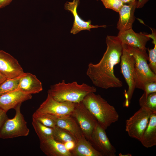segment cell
Wrapping results in <instances>:
<instances>
[{"instance_id":"7","label":"cell","mask_w":156,"mask_h":156,"mask_svg":"<svg viewBox=\"0 0 156 156\" xmlns=\"http://www.w3.org/2000/svg\"><path fill=\"white\" fill-rule=\"evenodd\" d=\"M123 50L120 58L121 72L128 86V89L125 91V106H128L130 102L135 88L134 80V60L133 56L123 44Z\"/></svg>"},{"instance_id":"12","label":"cell","mask_w":156,"mask_h":156,"mask_svg":"<svg viewBox=\"0 0 156 156\" xmlns=\"http://www.w3.org/2000/svg\"><path fill=\"white\" fill-rule=\"evenodd\" d=\"M80 3V0H73L71 2L67 1L64 5L65 10L70 11L73 14L74 21L70 32L75 35L83 30L90 31L92 28H98L99 27L105 28L107 26L93 25L91 24V21L89 20L85 21L79 16L77 12V8Z\"/></svg>"},{"instance_id":"31","label":"cell","mask_w":156,"mask_h":156,"mask_svg":"<svg viewBox=\"0 0 156 156\" xmlns=\"http://www.w3.org/2000/svg\"><path fill=\"white\" fill-rule=\"evenodd\" d=\"M13 0H0V9L9 4Z\"/></svg>"},{"instance_id":"11","label":"cell","mask_w":156,"mask_h":156,"mask_svg":"<svg viewBox=\"0 0 156 156\" xmlns=\"http://www.w3.org/2000/svg\"><path fill=\"white\" fill-rule=\"evenodd\" d=\"M0 72L7 79L18 77L24 73L17 60L2 50H0Z\"/></svg>"},{"instance_id":"18","label":"cell","mask_w":156,"mask_h":156,"mask_svg":"<svg viewBox=\"0 0 156 156\" xmlns=\"http://www.w3.org/2000/svg\"><path fill=\"white\" fill-rule=\"evenodd\" d=\"M42 89L41 82L35 75L29 73H24L22 75L18 90L32 94L38 93Z\"/></svg>"},{"instance_id":"21","label":"cell","mask_w":156,"mask_h":156,"mask_svg":"<svg viewBox=\"0 0 156 156\" xmlns=\"http://www.w3.org/2000/svg\"><path fill=\"white\" fill-rule=\"evenodd\" d=\"M32 125L40 141L53 137V128L46 126L34 118Z\"/></svg>"},{"instance_id":"2","label":"cell","mask_w":156,"mask_h":156,"mask_svg":"<svg viewBox=\"0 0 156 156\" xmlns=\"http://www.w3.org/2000/svg\"><path fill=\"white\" fill-rule=\"evenodd\" d=\"M88 94L82 101L86 107L105 130L117 121L119 115L114 107L110 105L99 94Z\"/></svg>"},{"instance_id":"14","label":"cell","mask_w":156,"mask_h":156,"mask_svg":"<svg viewBox=\"0 0 156 156\" xmlns=\"http://www.w3.org/2000/svg\"><path fill=\"white\" fill-rule=\"evenodd\" d=\"M32 97L31 94L18 90L2 94L0 95V108L7 112Z\"/></svg>"},{"instance_id":"27","label":"cell","mask_w":156,"mask_h":156,"mask_svg":"<svg viewBox=\"0 0 156 156\" xmlns=\"http://www.w3.org/2000/svg\"><path fill=\"white\" fill-rule=\"evenodd\" d=\"M100 0L101 1L106 8L112 9L118 13L124 4L120 0Z\"/></svg>"},{"instance_id":"28","label":"cell","mask_w":156,"mask_h":156,"mask_svg":"<svg viewBox=\"0 0 156 156\" xmlns=\"http://www.w3.org/2000/svg\"><path fill=\"white\" fill-rule=\"evenodd\" d=\"M144 92L146 95L156 92V81H151L146 83L144 86Z\"/></svg>"},{"instance_id":"35","label":"cell","mask_w":156,"mask_h":156,"mask_svg":"<svg viewBox=\"0 0 156 156\" xmlns=\"http://www.w3.org/2000/svg\"><path fill=\"white\" fill-rule=\"evenodd\" d=\"M97 1H98V0H97Z\"/></svg>"},{"instance_id":"16","label":"cell","mask_w":156,"mask_h":156,"mask_svg":"<svg viewBox=\"0 0 156 156\" xmlns=\"http://www.w3.org/2000/svg\"><path fill=\"white\" fill-rule=\"evenodd\" d=\"M46 114L53 120L56 126L69 133L77 141L83 135L76 121L71 115L58 116Z\"/></svg>"},{"instance_id":"5","label":"cell","mask_w":156,"mask_h":156,"mask_svg":"<svg viewBox=\"0 0 156 156\" xmlns=\"http://www.w3.org/2000/svg\"><path fill=\"white\" fill-rule=\"evenodd\" d=\"M21 105H19L14 109V117L10 119L8 118L3 123L0 130V138L9 139L29 135V130L21 111Z\"/></svg>"},{"instance_id":"34","label":"cell","mask_w":156,"mask_h":156,"mask_svg":"<svg viewBox=\"0 0 156 156\" xmlns=\"http://www.w3.org/2000/svg\"><path fill=\"white\" fill-rule=\"evenodd\" d=\"M119 155L120 156H132V155L129 154H127L124 155L119 154Z\"/></svg>"},{"instance_id":"9","label":"cell","mask_w":156,"mask_h":156,"mask_svg":"<svg viewBox=\"0 0 156 156\" xmlns=\"http://www.w3.org/2000/svg\"><path fill=\"white\" fill-rule=\"evenodd\" d=\"M75 103L70 102H59L48 94L45 100L36 110L40 113L58 116L71 115Z\"/></svg>"},{"instance_id":"3","label":"cell","mask_w":156,"mask_h":156,"mask_svg":"<svg viewBox=\"0 0 156 156\" xmlns=\"http://www.w3.org/2000/svg\"><path fill=\"white\" fill-rule=\"evenodd\" d=\"M96 89L84 83L79 84L76 81L66 83L64 80L51 86L47 93L54 99L59 102L78 103L91 92H95Z\"/></svg>"},{"instance_id":"30","label":"cell","mask_w":156,"mask_h":156,"mask_svg":"<svg viewBox=\"0 0 156 156\" xmlns=\"http://www.w3.org/2000/svg\"><path fill=\"white\" fill-rule=\"evenodd\" d=\"M149 0H138L136 8H142Z\"/></svg>"},{"instance_id":"23","label":"cell","mask_w":156,"mask_h":156,"mask_svg":"<svg viewBox=\"0 0 156 156\" xmlns=\"http://www.w3.org/2000/svg\"><path fill=\"white\" fill-rule=\"evenodd\" d=\"M151 34H147L148 36L153 40V43L154 44V47L149 49H147L148 52V61L149 62L148 66L155 74H156V31L152 29Z\"/></svg>"},{"instance_id":"4","label":"cell","mask_w":156,"mask_h":156,"mask_svg":"<svg viewBox=\"0 0 156 156\" xmlns=\"http://www.w3.org/2000/svg\"><path fill=\"white\" fill-rule=\"evenodd\" d=\"M134 60V80L135 88L143 90L144 85L151 81H156V74L153 73L148 64L146 51L125 44Z\"/></svg>"},{"instance_id":"10","label":"cell","mask_w":156,"mask_h":156,"mask_svg":"<svg viewBox=\"0 0 156 156\" xmlns=\"http://www.w3.org/2000/svg\"><path fill=\"white\" fill-rule=\"evenodd\" d=\"M89 141L103 156L116 155L115 148L110 142L105 130L97 122L95 124Z\"/></svg>"},{"instance_id":"1","label":"cell","mask_w":156,"mask_h":156,"mask_svg":"<svg viewBox=\"0 0 156 156\" xmlns=\"http://www.w3.org/2000/svg\"><path fill=\"white\" fill-rule=\"evenodd\" d=\"M106 51L97 64L89 63L86 74L95 86L104 89L120 88L122 81L114 74V67L120 63L123 45L117 36H107Z\"/></svg>"},{"instance_id":"17","label":"cell","mask_w":156,"mask_h":156,"mask_svg":"<svg viewBox=\"0 0 156 156\" xmlns=\"http://www.w3.org/2000/svg\"><path fill=\"white\" fill-rule=\"evenodd\" d=\"M40 148L47 156H72L64 144L56 140L53 137L40 141Z\"/></svg>"},{"instance_id":"13","label":"cell","mask_w":156,"mask_h":156,"mask_svg":"<svg viewBox=\"0 0 156 156\" xmlns=\"http://www.w3.org/2000/svg\"><path fill=\"white\" fill-rule=\"evenodd\" d=\"M117 36L123 44L137 48L146 51V44L150 38L147 34L141 32L140 33H136L131 28L124 31H119Z\"/></svg>"},{"instance_id":"15","label":"cell","mask_w":156,"mask_h":156,"mask_svg":"<svg viewBox=\"0 0 156 156\" xmlns=\"http://www.w3.org/2000/svg\"><path fill=\"white\" fill-rule=\"evenodd\" d=\"M137 1L124 5L119 12V18L117 25L119 31H124L132 28L135 20L134 12Z\"/></svg>"},{"instance_id":"6","label":"cell","mask_w":156,"mask_h":156,"mask_svg":"<svg viewBox=\"0 0 156 156\" xmlns=\"http://www.w3.org/2000/svg\"><path fill=\"white\" fill-rule=\"evenodd\" d=\"M153 112L146 107H141L126 120L125 130L130 137L140 141Z\"/></svg>"},{"instance_id":"19","label":"cell","mask_w":156,"mask_h":156,"mask_svg":"<svg viewBox=\"0 0 156 156\" xmlns=\"http://www.w3.org/2000/svg\"><path fill=\"white\" fill-rule=\"evenodd\" d=\"M72 156H103L83 135L70 151Z\"/></svg>"},{"instance_id":"8","label":"cell","mask_w":156,"mask_h":156,"mask_svg":"<svg viewBox=\"0 0 156 156\" xmlns=\"http://www.w3.org/2000/svg\"><path fill=\"white\" fill-rule=\"evenodd\" d=\"M71 116L76 121L83 135L88 141L97 121L82 101L76 103Z\"/></svg>"},{"instance_id":"24","label":"cell","mask_w":156,"mask_h":156,"mask_svg":"<svg viewBox=\"0 0 156 156\" xmlns=\"http://www.w3.org/2000/svg\"><path fill=\"white\" fill-rule=\"evenodd\" d=\"M139 103L140 107H146L153 112H156V92L147 95L144 92L140 99Z\"/></svg>"},{"instance_id":"22","label":"cell","mask_w":156,"mask_h":156,"mask_svg":"<svg viewBox=\"0 0 156 156\" xmlns=\"http://www.w3.org/2000/svg\"><path fill=\"white\" fill-rule=\"evenodd\" d=\"M53 137L56 140L64 144L69 142H73L75 144L77 141L69 133L57 126L53 128Z\"/></svg>"},{"instance_id":"26","label":"cell","mask_w":156,"mask_h":156,"mask_svg":"<svg viewBox=\"0 0 156 156\" xmlns=\"http://www.w3.org/2000/svg\"><path fill=\"white\" fill-rule=\"evenodd\" d=\"M32 118L49 127L54 128L56 126L54 121L51 118L46 114L40 113L36 111L33 114Z\"/></svg>"},{"instance_id":"20","label":"cell","mask_w":156,"mask_h":156,"mask_svg":"<svg viewBox=\"0 0 156 156\" xmlns=\"http://www.w3.org/2000/svg\"><path fill=\"white\" fill-rule=\"evenodd\" d=\"M140 142L147 148L156 145V112H153L151 114Z\"/></svg>"},{"instance_id":"33","label":"cell","mask_w":156,"mask_h":156,"mask_svg":"<svg viewBox=\"0 0 156 156\" xmlns=\"http://www.w3.org/2000/svg\"><path fill=\"white\" fill-rule=\"evenodd\" d=\"M124 3H129L131 2L137 1L138 0H120Z\"/></svg>"},{"instance_id":"32","label":"cell","mask_w":156,"mask_h":156,"mask_svg":"<svg viewBox=\"0 0 156 156\" xmlns=\"http://www.w3.org/2000/svg\"><path fill=\"white\" fill-rule=\"evenodd\" d=\"M6 79V78L0 72V85Z\"/></svg>"},{"instance_id":"25","label":"cell","mask_w":156,"mask_h":156,"mask_svg":"<svg viewBox=\"0 0 156 156\" xmlns=\"http://www.w3.org/2000/svg\"><path fill=\"white\" fill-rule=\"evenodd\" d=\"M22 75L14 78L6 79L3 81L0 85V95L18 90L20 79Z\"/></svg>"},{"instance_id":"29","label":"cell","mask_w":156,"mask_h":156,"mask_svg":"<svg viewBox=\"0 0 156 156\" xmlns=\"http://www.w3.org/2000/svg\"><path fill=\"white\" fill-rule=\"evenodd\" d=\"M6 113L0 108V130L4 122L8 118Z\"/></svg>"}]
</instances>
